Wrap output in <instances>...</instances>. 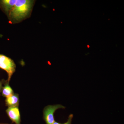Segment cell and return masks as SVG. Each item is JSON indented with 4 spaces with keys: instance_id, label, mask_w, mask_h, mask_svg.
Instances as JSON below:
<instances>
[{
    "instance_id": "1",
    "label": "cell",
    "mask_w": 124,
    "mask_h": 124,
    "mask_svg": "<svg viewBox=\"0 0 124 124\" xmlns=\"http://www.w3.org/2000/svg\"><path fill=\"white\" fill-rule=\"evenodd\" d=\"M33 0H0V8L12 23H19L31 15Z\"/></svg>"
},
{
    "instance_id": "2",
    "label": "cell",
    "mask_w": 124,
    "mask_h": 124,
    "mask_svg": "<svg viewBox=\"0 0 124 124\" xmlns=\"http://www.w3.org/2000/svg\"><path fill=\"white\" fill-rule=\"evenodd\" d=\"M0 68L7 72L8 77L7 81L9 82L16 69V64L14 60L6 55L0 54Z\"/></svg>"
},
{
    "instance_id": "3",
    "label": "cell",
    "mask_w": 124,
    "mask_h": 124,
    "mask_svg": "<svg viewBox=\"0 0 124 124\" xmlns=\"http://www.w3.org/2000/svg\"><path fill=\"white\" fill-rule=\"evenodd\" d=\"M65 107L60 104L48 105L45 107L43 110V118L46 124H53L55 121L54 112L58 109H64Z\"/></svg>"
},
{
    "instance_id": "4",
    "label": "cell",
    "mask_w": 124,
    "mask_h": 124,
    "mask_svg": "<svg viewBox=\"0 0 124 124\" xmlns=\"http://www.w3.org/2000/svg\"><path fill=\"white\" fill-rule=\"evenodd\" d=\"M6 112L13 122L16 124H21V117L18 106L8 107Z\"/></svg>"
},
{
    "instance_id": "5",
    "label": "cell",
    "mask_w": 124,
    "mask_h": 124,
    "mask_svg": "<svg viewBox=\"0 0 124 124\" xmlns=\"http://www.w3.org/2000/svg\"><path fill=\"white\" fill-rule=\"evenodd\" d=\"M19 102V96L16 93H14L5 99L6 105L8 107L18 106Z\"/></svg>"
},
{
    "instance_id": "6",
    "label": "cell",
    "mask_w": 124,
    "mask_h": 124,
    "mask_svg": "<svg viewBox=\"0 0 124 124\" xmlns=\"http://www.w3.org/2000/svg\"><path fill=\"white\" fill-rule=\"evenodd\" d=\"M1 93L2 96L6 98L8 97L14 93L13 89L9 85V82H7V80L5 81Z\"/></svg>"
},
{
    "instance_id": "7",
    "label": "cell",
    "mask_w": 124,
    "mask_h": 124,
    "mask_svg": "<svg viewBox=\"0 0 124 124\" xmlns=\"http://www.w3.org/2000/svg\"><path fill=\"white\" fill-rule=\"evenodd\" d=\"M73 117V115L72 114H71L69 115L68 117V119L67 121L64 124H60V123L55 121L53 124H71L72 120V118Z\"/></svg>"
},
{
    "instance_id": "8",
    "label": "cell",
    "mask_w": 124,
    "mask_h": 124,
    "mask_svg": "<svg viewBox=\"0 0 124 124\" xmlns=\"http://www.w3.org/2000/svg\"><path fill=\"white\" fill-rule=\"evenodd\" d=\"M5 81L4 80H2V81H0V93H1L3 86V84H4Z\"/></svg>"
},
{
    "instance_id": "9",
    "label": "cell",
    "mask_w": 124,
    "mask_h": 124,
    "mask_svg": "<svg viewBox=\"0 0 124 124\" xmlns=\"http://www.w3.org/2000/svg\"><path fill=\"white\" fill-rule=\"evenodd\" d=\"M0 124H9L8 123H0Z\"/></svg>"
},
{
    "instance_id": "10",
    "label": "cell",
    "mask_w": 124,
    "mask_h": 124,
    "mask_svg": "<svg viewBox=\"0 0 124 124\" xmlns=\"http://www.w3.org/2000/svg\"><path fill=\"white\" fill-rule=\"evenodd\" d=\"M90 46H89V45H88V48H89Z\"/></svg>"
}]
</instances>
